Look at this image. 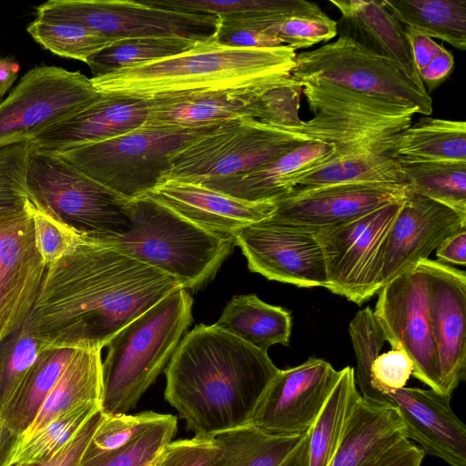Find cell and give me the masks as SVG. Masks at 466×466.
<instances>
[{
    "label": "cell",
    "mask_w": 466,
    "mask_h": 466,
    "mask_svg": "<svg viewBox=\"0 0 466 466\" xmlns=\"http://www.w3.org/2000/svg\"><path fill=\"white\" fill-rule=\"evenodd\" d=\"M427 280L431 322L436 339L443 394L451 395L466 375V274L442 262L418 263Z\"/></svg>",
    "instance_id": "19"
},
{
    "label": "cell",
    "mask_w": 466,
    "mask_h": 466,
    "mask_svg": "<svg viewBox=\"0 0 466 466\" xmlns=\"http://www.w3.org/2000/svg\"><path fill=\"white\" fill-rule=\"evenodd\" d=\"M102 395L101 350L76 349L34 421L20 436L19 441L28 439L73 408L88 402L101 404Z\"/></svg>",
    "instance_id": "28"
},
{
    "label": "cell",
    "mask_w": 466,
    "mask_h": 466,
    "mask_svg": "<svg viewBox=\"0 0 466 466\" xmlns=\"http://www.w3.org/2000/svg\"><path fill=\"white\" fill-rule=\"evenodd\" d=\"M304 435H271L250 424L218 433L221 454L213 466H279Z\"/></svg>",
    "instance_id": "35"
},
{
    "label": "cell",
    "mask_w": 466,
    "mask_h": 466,
    "mask_svg": "<svg viewBox=\"0 0 466 466\" xmlns=\"http://www.w3.org/2000/svg\"><path fill=\"white\" fill-rule=\"evenodd\" d=\"M309 430L305 433L296 448L279 466H308L309 465Z\"/></svg>",
    "instance_id": "56"
},
{
    "label": "cell",
    "mask_w": 466,
    "mask_h": 466,
    "mask_svg": "<svg viewBox=\"0 0 466 466\" xmlns=\"http://www.w3.org/2000/svg\"><path fill=\"white\" fill-rule=\"evenodd\" d=\"M340 13L338 35L358 42L371 52L400 64L422 84L415 68L404 27L375 0H330ZM423 85V84H422Z\"/></svg>",
    "instance_id": "27"
},
{
    "label": "cell",
    "mask_w": 466,
    "mask_h": 466,
    "mask_svg": "<svg viewBox=\"0 0 466 466\" xmlns=\"http://www.w3.org/2000/svg\"><path fill=\"white\" fill-rule=\"evenodd\" d=\"M406 439L396 408L360 395L347 421L333 466H375Z\"/></svg>",
    "instance_id": "26"
},
{
    "label": "cell",
    "mask_w": 466,
    "mask_h": 466,
    "mask_svg": "<svg viewBox=\"0 0 466 466\" xmlns=\"http://www.w3.org/2000/svg\"><path fill=\"white\" fill-rule=\"evenodd\" d=\"M36 18L76 23L116 40L178 36L213 43L216 15L175 11L131 0H49Z\"/></svg>",
    "instance_id": "11"
},
{
    "label": "cell",
    "mask_w": 466,
    "mask_h": 466,
    "mask_svg": "<svg viewBox=\"0 0 466 466\" xmlns=\"http://www.w3.org/2000/svg\"><path fill=\"white\" fill-rule=\"evenodd\" d=\"M125 212L128 231L94 238L171 276L187 290L212 279L235 246L234 238L207 231L147 195L128 199Z\"/></svg>",
    "instance_id": "4"
},
{
    "label": "cell",
    "mask_w": 466,
    "mask_h": 466,
    "mask_svg": "<svg viewBox=\"0 0 466 466\" xmlns=\"http://www.w3.org/2000/svg\"><path fill=\"white\" fill-rule=\"evenodd\" d=\"M213 43L178 36H153L120 39L92 56L86 62L99 77L137 65L178 56Z\"/></svg>",
    "instance_id": "36"
},
{
    "label": "cell",
    "mask_w": 466,
    "mask_h": 466,
    "mask_svg": "<svg viewBox=\"0 0 466 466\" xmlns=\"http://www.w3.org/2000/svg\"><path fill=\"white\" fill-rule=\"evenodd\" d=\"M33 39L53 54L79 60H87L116 42L84 25L63 21L35 18L26 28Z\"/></svg>",
    "instance_id": "40"
},
{
    "label": "cell",
    "mask_w": 466,
    "mask_h": 466,
    "mask_svg": "<svg viewBox=\"0 0 466 466\" xmlns=\"http://www.w3.org/2000/svg\"><path fill=\"white\" fill-rule=\"evenodd\" d=\"M146 2L170 10L207 14L218 17L283 19L323 13L318 4L305 0H147Z\"/></svg>",
    "instance_id": "38"
},
{
    "label": "cell",
    "mask_w": 466,
    "mask_h": 466,
    "mask_svg": "<svg viewBox=\"0 0 466 466\" xmlns=\"http://www.w3.org/2000/svg\"><path fill=\"white\" fill-rule=\"evenodd\" d=\"M178 287L171 276L84 236L46 268L26 320L47 348L101 350Z\"/></svg>",
    "instance_id": "1"
},
{
    "label": "cell",
    "mask_w": 466,
    "mask_h": 466,
    "mask_svg": "<svg viewBox=\"0 0 466 466\" xmlns=\"http://www.w3.org/2000/svg\"><path fill=\"white\" fill-rule=\"evenodd\" d=\"M278 369L264 352L215 324L180 339L166 370L165 400L194 436L249 424Z\"/></svg>",
    "instance_id": "2"
},
{
    "label": "cell",
    "mask_w": 466,
    "mask_h": 466,
    "mask_svg": "<svg viewBox=\"0 0 466 466\" xmlns=\"http://www.w3.org/2000/svg\"><path fill=\"white\" fill-rule=\"evenodd\" d=\"M156 460H157V459H156ZM156 460H155L153 462H150V463H148V464H147V465H145V466H154V465H155V461H156Z\"/></svg>",
    "instance_id": "57"
},
{
    "label": "cell",
    "mask_w": 466,
    "mask_h": 466,
    "mask_svg": "<svg viewBox=\"0 0 466 466\" xmlns=\"http://www.w3.org/2000/svg\"><path fill=\"white\" fill-rule=\"evenodd\" d=\"M408 190L466 214V161L400 164Z\"/></svg>",
    "instance_id": "37"
},
{
    "label": "cell",
    "mask_w": 466,
    "mask_h": 466,
    "mask_svg": "<svg viewBox=\"0 0 466 466\" xmlns=\"http://www.w3.org/2000/svg\"><path fill=\"white\" fill-rule=\"evenodd\" d=\"M451 395L404 387L376 399L398 410L407 438L425 454L450 466H466V427L451 406Z\"/></svg>",
    "instance_id": "21"
},
{
    "label": "cell",
    "mask_w": 466,
    "mask_h": 466,
    "mask_svg": "<svg viewBox=\"0 0 466 466\" xmlns=\"http://www.w3.org/2000/svg\"><path fill=\"white\" fill-rule=\"evenodd\" d=\"M406 29L466 49L465 0H382Z\"/></svg>",
    "instance_id": "31"
},
{
    "label": "cell",
    "mask_w": 466,
    "mask_h": 466,
    "mask_svg": "<svg viewBox=\"0 0 466 466\" xmlns=\"http://www.w3.org/2000/svg\"><path fill=\"white\" fill-rule=\"evenodd\" d=\"M221 124L194 128L140 127L108 140L51 154L132 199L161 183L172 155Z\"/></svg>",
    "instance_id": "7"
},
{
    "label": "cell",
    "mask_w": 466,
    "mask_h": 466,
    "mask_svg": "<svg viewBox=\"0 0 466 466\" xmlns=\"http://www.w3.org/2000/svg\"><path fill=\"white\" fill-rule=\"evenodd\" d=\"M100 410L101 404L88 402L60 414L34 435L18 442L9 466L38 463L50 459Z\"/></svg>",
    "instance_id": "39"
},
{
    "label": "cell",
    "mask_w": 466,
    "mask_h": 466,
    "mask_svg": "<svg viewBox=\"0 0 466 466\" xmlns=\"http://www.w3.org/2000/svg\"><path fill=\"white\" fill-rule=\"evenodd\" d=\"M29 200L86 237L128 231V200L78 171L54 154L33 149L26 168Z\"/></svg>",
    "instance_id": "10"
},
{
    "label": "cell",
    "mask_w": 466,
    "mask_h": 466,
    "mask_svg": "<svg viewBox=\"0 0 466 466\" xmlns=\"http://www.w3.org/2000/svg\"><path fill=\"white\" fill-rule=\"evenodd\" d=\"M177 431V417L167 414L158 424L116 450L101 453L85 451L79 466H145L158 457Z\"/></svg>",
    "instance_id": "42"
},
{
    "label": "cell",
    "mask_w": 466,
    "mask_h": 466,
    "mask_svg": "<svg viewBox=\"0 0 466 466\" xmlns=\"http://www.w3.org/2000/svg\"><path fill=\"white\" fill-rule=\"evenodd\" d=\"M166 416L167 414L152 410L136 414L105 415L102 413V418L86 452L101 453L116 450L158 424Z\"/></svg>",
    "instance_id": "44"
},
{
    "label": "cell",
    "mask_w": 466,
    "mask_h": 466,
    "mask_svg": "<svg viewBox=\"0 0 466 466\" xmlns=\"http://www.w3.org/2000/svg\"><path fill=\"white\" fill-rule=\"evenodd\" d=\"M221 448L213 436H194L167 443L154 466H213Z\"/></svg>",
    "instance_id": "49"
},
{
    "label": "cell",
    "mask_w": 466,
    "mask_h": 466,
    "mask_svg": "<svg viewBox=\"0 0 466 466\" xmlns=\"http://www.w3.org/2000/svg\"><path fill=\"white\" fill-rule=\"evenodd\" d=\"M404 29L411 48L416 72L430 94L451 74L454 67L453 56L432 38Z\"/></svg>",
    "instance_id": "47"
},
{
    "label": "cell",
    "mask_w": 466,
    "mask_h": 466,
    "mask_svg": "<svg viewBox=\"0 0 466 466\" xmlns=\"http://www.w3.org/2000/svg\"><path fill=\"white\" fill-rule=\"evenodd\" d=\"M101 95L91 78L79 71L51 66L34 67L0 102V145L33 141Z\"/></svg>",
    "instance_id": "12"
},
{
    "label": "cell",
    "mask_w": 466,
    "mask_h": 466,
    "mask_svg": "<svg viewBox=\"0 0 466 466\" xmlns=\"http://www.w3.org/2000/svg\"><path fill=\"white\" fill-rule=\"evenodd\" d=\"M46 270L29 198L23 207L0 211V340L28 317Z\"/></svg>",
    "instance_id": "17"
},
{
    "label": "cell",
    "mask_w": 466,
    "mask_h": 466,
    "mask_svg": "<svg viewBox=\"0 0 466 466\" xmlns=\"http://www.w3.org/2000/svg\"><path fill=\"white\" fill-rule=\"evenodd\" d=\"M19 65L7 59H0V102L16 80Z\"/></svg>",
    "instance_id": "55"
},
{
    "label": "cell",
    "mask_w": 466,
    "mask_h": 466,
    "mask_svg": "<svg viewBox=\"0 0 466 466\" xmlns=\"http://www.w3.org/2000/svg\"><path fill=\"white\" fill-rule=\"evenodd\" d=\"M250 271L300 288L327 289L321 247L310 230L271 217L234 236Z\"/></svg>",
    "instance_id": "15"
},
{
    "label": "cell",
    "mask_w": 466,
    "mask_h": 466,
    "mask_svg": "<svg viewBox=\"0 0 466 466\" xmlns=\"http://www.w3.org/2000/svg\"><path fill=\"white\" fill-rule=\"evenodd\" d=\"M20 437L0 418V466H9Z\"/></svg>",
    "instance_id": "54"
},
{
    "label": "cell",
    "mask_w": 466,
    "mask_h": 466,
    "mask_svg": "<svg viewBox=\"0 0 466 466\" xmlns=\"http://www.w3.org/2000/svg\"><path fill=\"white\" fill-rule=\"evenodd\" d=\"M335 152L332 144L309 140L254 170L202 185L239 199L275 202L292 190L297 178L328 162Z\"/></svg>",
    "instance_id": "25"
},
{
    "label": "cell",
    "mask_w": 466,
    "mask_h": 466,
    "mask_svg": "<svg viewBox=\"0 0 466 466\" xmlns=\"http://www.w3.org/2000/svg\"><path fill=\"white\" fill-rule=\"evenodd\" d=\"M407 187L382 184H348L293 188L275 201L271 218L311 232L347 223L404 198Z\"/></svg>",
    "instance_id": "20"
},
{
    "label": "cell",
    "mask_w": 466,
    "mask_h": 466,
    "mask_svg": "<svg viewBox=\"0 0 466 466\" xmlns=\"http://www.w3.org/2000/svg\"><path fill=\"white\" fill-rule=\"evenodd\" d=\"M148 112V99L102 93L86 108L42 132L33 142L46 153L102 142L142 127Z\"/></svg>",
    "instance_id": "24"
},
{
    "label": "cell",
    "mask_w": 466,
    "mask_h": 466,
    "mask_svg": "<svg viewBox=\"0 0 466 466\" xmlns=\"http://www.w3.org/2000/svg\"><path fill=\"white\" fill-rule=\"evenodd\" d=\"M76 349L46 348L37 358L18 390L0 412V418L19 437L34 421Z\"/></svg>",
    "instance_id": "32"
},
{
    "label": "cell",
    "mask_w": 466,
    "mask_h": 466,
    "mask_svg": "<svg viewBox=\"0 0 466 466\" xmlns=\"http://www.w3.org/2000/svg\"><path fill=\"white\" fill-rule=\"evenodd\" d=\"M296 52L274 48H230L214 44L198 49L91 77L101 93L142 98L203 89L266 87L295 81Z\"/></svg>",
    "instance_id": "3"
},
{
    "label": "cell",
    "mask_w": 466,
    "mask_h": 466,
    "mask_svg": "<svg viewBox=\"0 0 466 466\" xmlns=\"http://www.w3.org/2000/svg\"><path fill=\"white\" fill-rule=\"evenodd\" d=\"M339 377L328 361L309 358L299 366L279 370L249 424L268 434L297 436L313 425Z\"/></svg>",
    "instance_id": "16"
},
{
    "label": "cell",
    "mask_w": 466,
    "mask_h": 466,
    "mask_svg": "<svg viewBox=\"0 0 466 466\" xmlns=\"http://www.w3.org/2000/svg\"><path fill=\"white\" fill-rule=\"evenodd\" d=\"M402 200L347 223L314 232L324 257L327 289L357 305L380 289L381 251Z\"/></svg>",
    "instance_id": "13"
},
{
    "label": "cell",
    "mask_w": 466,
    "mask_h": 466,
    "mask_svg": "<svg viewBox=\"0 0 466 466\" xmlns=\"http://www.w3.org/2000/svg\"><path fill=\"white\" fill-rule=\"evenodd\" d=\"M373 313L391 348L402 350L411 360L412 375L430 389L443 393L422 269L417 265L386 283L379 290Z\"/></svg>",
    "instance_id": "14"
},
{
    "label": "cell",
    "mask_w": 466,
    "mask_h": 466,
    "mask_svg": "<svg viewBox=\"0 0 466 466\" xmlns=\"http://www.w3.org/2000/svg\"><path fill=\"white\" fill-rule=\"evenodd\" d=\"M215 325L268 352L275 344L289 345L292 319L285 309L268 304L255 294H248L233 297Z\"/></svg>",
    "instance_id": "29"
},
{
    "label": "cell",
    "mask_w": 466,
    "mask_h": 466,
    "mask_svg": "<svg viewBox=\"0 0 466 466\" xmlns=\"http://www.w3.org/2000/svg\"><path fill=\"white\" fill-rule=\"evenodd\" d=\"M349 333L352 342L357 367L355 380L360 395L371 398L370 370L374 360L387 341L373 310L367 307L359 310L350 322Z\"/></svg>",
    "instance_id": "43"
},
{
    "label": "cell",
    "mask_w": 466,
    "mask_h": 466,
    "mask_svg": "<svg viewBox=\"0 0 466 466\" xmlns=\"http://www.w3.org/2000/svg\"><path fill=\"white\" fill-rule=\"evenodd\" d=\"M466 228V214L407 190L383 244L380 289L413 269L449 237Z\"/></svg>",
    "instance_id": "18"
},
{
    "label": "cell",
    "mask_w": 466,
    "mask_h": 466,
    "mask_svg": "<svg viewBox=\"0 0 466 466\" xmlns=\"http://www.w3.org/2000/svg\"><path fill=\"white\" fill-rule=\"evenodd\" d=\"M46 348L35 337L26 319L0 340V412Z\"/></svg>",
    "instance_id": "41"
},
{
    "label": "cell",
    "mask_w": 466,
    "mask_h": 466,
    "mask_svg": "<svg viewBox=\"0 0 466 466\" xmlns=\"http://www.w3.org/2000/svg\"><path fill=\"white\" fill-rule=\"evenodd\" d=\"M291 76L361 93L422 116L432 114V98L397 62L379 56L350 37L339 35L311 51L296 54Z\"/></svg>",
    "instance_id": "9"
},
{
    "label": "cell",
    "mask_w": 466,
    "mask_h": 466,
    "mask_svg": "<svg viewBox=\"0 0 466 466\" xmlns=\"http://www.w3.org/2000/svg\"><path fill=\"white\" fill-rule=\"evenodd\" d=\"M425 453L410 440H404L390 450L375 466H421Z\"/></svg>",
    "instance_id": "52"
},
{
    "label": "cell",
    "mask_w": 466,
    "mask_h": 466,
    "mask_svg": "<svg viewBox=\"0 0 466 466\" xmlns=\"http://www.w3.org/2000/svg\"><path fill=\"white\" fill-rule=\"evenodd\" d=\"M30 203L35 246L48 268L72 252L84 235Z\"/></svg>",
    "instance_id": "46"
},
{
    "label": "cell",
    "mask_w": 466,
    "mask_h": 466,
    "mask_svg": "<svg viewBox=\"0 0 466 466\" xmlns=\"http://www.w3.org/2000/svg\"><path fill=\"white\" fill-rule=\"evenodd\" d=\"M193 299L177 288L108 342L102 362L105 415L127 413L156 381L192 322Z\"/></svg>",
    "instance_id": "5"
},
{
    "label": "cell",
    "mask_w": 466,
    "mask_h": 466,
    "mask_svg": "<svg viewBox=\"0 0 466 466\" xmlns=\"http://www.w3.org/2000/svg\"><path fill=\"white\" fill-rule=\"evenodd\" d=\"M390 157L399 164L466 161V123L423 116L401 133Z\"/></svg>",
    "instance_id": "30"
},
{
    "label": "cell",
    "mask_w": 466,
    "mask_h": 466,
    "mask_svg": "<svg viewBox=\"0 0 466 466\" xmlns=\"http://www.w3.org/2000/svg\"><path fill=\"white\" fill-rule=\"evenodd\" d=\"M309 140L256 118L228 120L172 155L161 183L205 184L244 174Z\"/></svg>",
    "instance_id": "8"
},
{
    "label": "cell",
    "mask_w": 466,
    "mask_h": 466,
    "mask_svg": "<svg viewBox=\"0 0 466 466\" xmlns=\"http://www.w3.org/2000/svg\"><path fill=\"white\" fill-rule=\"evenodd\" d=\"M436 256L446 262L466 265V228L446 238L437 248Z\"/></svg>",
    "instance_id": "53"
},
{
    "label": "cell",
    "mask_w": 466,
    "mask_h": 466,
    "mask_svg": "<svg viewBox=\"0 0 466 466\" xmlns=\"http://www.w3.org/2000/svg\"><path fill=\"white\" fill-rule=\"evenodd\" d=\"M101 418L102 411L100 410L85 423L68 443L50 459L22 466H79Z\"/></svg>",
    "instance_id": "51"
},
{
    "label": "cell",
    "mask_w": 466,
    "mask_h": 466,
    "mask_svg": "<svg viewBox=\"0 0 466 466\" xmlns=\"http://www.w3.org/2000/svg\"><path fill=\"white\" fill-rule=\"evenodd\" d=\"M277 86L203 89L158 95L148 98L149 112L142 127L194 128L240 117L264 121L261 95L267 89Z\"/></svg>",
    "instance_id": "22"
},
{
    "label": "cell",
    "mask_w": 466,
    "mask_h": 466,
    "mask_svg": "<svg viewBox=\"0 0 466 466\" xmlns=\"http://www.w3.org/2000/svg\"><path fill=\"white\" fill-rule=\"evenodd\" d=\"M266 31L279 38L282 45L293 50L328 42L338 35L337 22L324 12L315 15L269 19L267 22Z\"/></svg>",
    "instance_id": "45"
},
{
    "label": "cell",
    "mask_w": 466,
    "mask_h": 466,
    "mask_svg": "<svg viewBox=\"0 0 466 466\" xmlns=\"http://www.w3.org/2000/svg\"><path fill=\"white\" fill-rule=\"evenodd\" d=\"M15 466H19V465H15Z\"/></svg>",
    "instance_id": "58"
},
{
    "label": "cell",
    "mask_w": 466,
    "mask_h": 466,
    "mask_svg": "<svg viewBox=\"0 0 466 466\" xmlns=\"http://www.w3.org/2000/svg\"><path fill=\"white\" fill-rule=\"evenodd\" d=\"M146 195L198 227L231 238L276 210L274 202L239 199L196 183L167 181Z\"/></svg>",
    "instance_id": "23"
},
{
    "label": "cell",
    "mask_w": 466,
    "mask_h": 466,
    "mask_svg": "<svg viewBox=\"0 0 466 466\" xmlns=\"http://www.w3.org/2000/svg\"><path fill=\"white\" fill-rule=\"evenodd\" d=\"M313 116L295 129L311 140L332 144L333 157L361 153L390 156L415 113L375 97L323 82L302 83Z\"/></svg>",
    "instance_id": "6"
},
{
    "label": "cell",
    "mask_w": 466,
    "mask_h": 466,
    "mask_svg": "<svg viewBox=\"0 0 466 466\" xmlns=\"http://www.w3.org/2000/svg\"><path fill=\"white\" fill-rule=\"evenodd\" d=\"M413 372V364L402 350H390L380 353L373 361L370 370V387L376 400L379 395H386L404 388Z\"/></svg>",
    "instance_id": "50"
},
{
    "label": "cell",
    "mask_w": 466,
    "mask_h": 466,
    "mask_svg": "<svg viewBox=\"0 0 466 466\" xmlns=\"http://www.w3.org/2000/svg\"><path fill=\"white\" fill-rule=\"evenodd\" d=\"M360 396L354 369L347 366L309 429V465L333 466L347 421Z\"/></svg>",
    "instance_id": "34"
},
{
    "label": "cell",
    "mask_w": 466,
    "mask_h": 466,
    "mask_svg": "<svg viewBox=\"0 0 466 466\" xmlns=\"http://www.w3.org/2000/svg\"><path fill=\"white\" fill-rule=\"evenodd\" d=\"M348 184L406 187L400 164L389 154L361 153L332 157L328 162L297 178L293 183V188L309 189Z\"/></svg>",
    "instance_id": "33"
},
{
    "label": "cell",
    "mask_w": 466,
    "mask_h": 466,
    "mask_svg": "<svg viewBox=\"0 0 466 466\" xmlns=\"http://www.w3.org/2000/svg\"><path fill=\"white\" fill-rule=\"evenodd\" d=\"M213 44L230 48H274L282 45L266 33L254 17H218Z\"/></svg>",
    "instance_id": "48"
}]
</instances>
